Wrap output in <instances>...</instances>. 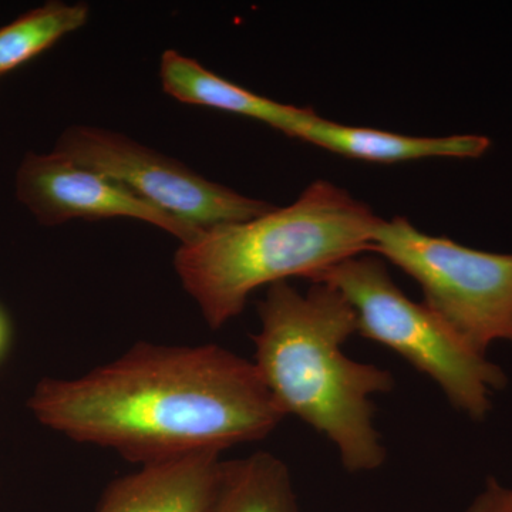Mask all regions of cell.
<instances>
[{"instance_id": "6da1fadb", "label": "cell", "mask_w": 512, "mask_h": 512, "mask_svg": "<svg viewBox=\"0 0 512 512\" xmlns=\"http://www.w3.org/2000/svg\"><path fill=\"white\" fill-rule=\"evenodd\" d=\"M28 407L47 429L140 467L264 440L286 417L251 360L147 342L76 379L40 380Z\"/></svg>"}, {"instance_id": "7a4b0ae2", "label": "cell", "mask_w": 512, "mask_h": 512, "mask_svg": "<svg viewBox=\"0 0 512 512\" xmlns=\"http://www.w3.org/2000/svg\"><path fill=\"white\" fill-rule=\"evenodd\" d=\"M258 316L254 363L279 409L332 441L350 473L382 466L386 450L370 397L392 392L394 379L389 370L343 353L357 333L345 296L320 282L308 293L278 282L268 286Z\"/></svg>"}, {"instance_id": "3957f363", "label": "cell", "mask_w": 512, "mask_h": 512, "mask_svg": "<svg viewBox=\"0 0 512 512\" xmlns=\"http://www.w3.org/2000/svg\"><path fill=\"white\" fill-rule=\"evenodd\" d=\"M380 221L350 192L318 180L288 207L205 229L180 245L174 269L207 325L218 330L241 315L261 286L293 276L315 281L332 266L369 254Z\"/></svg>"}, {"instance_id": "277c9868", "label": "cell", "mask_w": 512, "mask_h": 512, "mask_svg": "<svg viewBox=\"0 0 512 512\" xmlns=\"http://www.w3.org/2000/svg\"><path fill=\"white\" fill-rule=\"evenodd\" d=\"M312 282L338 289L356 312L362 338L386 346L429 376L451 406L471 420H484L493 406L491 396L507 387L504 370L468 346L424 303L407 298L379 256H353Z\"/></svg>"}, {"instance_id": "5b68a950", "label": "cell", "mask_w": 512, "mask_h": 512, "mask_svg": "<svg viewBox=\"0 0 512 512\" xmlns=\"http://www.w3.org/2000/svg\"><path fill=\"white\" fill-rule=\"evenodd\" d=\"M370 254L412 276L424 305L476 352L512 343V254L431 237L402 217L380 221Z\"/></svg>"}, {"instance_id": "8992f818", "label": "cell", "mask_w": 512, "mask_h": 512, "mask_svg": "<svg viewBox=\"0 0 512 512\" xmlns=\"http://www.w3.org/2000/svg\"><path fill=\"white\" fill-rule=\"evenodd\" d=\"M53 151L106 175L141 200L200 231L252 220L274 208L212 183L174 158L104 128H67Z\"/></svg>"}, {"instance_id": "52a82bcc", "label": "cell", "mask_w": 512, "mask_h": 512, "mask_svg": "<svg viewBox=\"0 0 512 512\" xmlns=\"http://www.w3.org/2000/svg\"><path fill=\"white\" fill-rule=\"evenodd\" d=\"M16 197L42 225L72 220L133 218L164 229L188 244L202 234L167 212L141 200L106 175L73 163L60 154L29 153L16 174Z\"/></svg>"}, {"instance_id": "ba28073f", "label": "cell", "mask_w": 512, "mask_h": 512, "mask_svg": "<svg viewBox=\"0 0 512 512\" xmlns=\"http://www.w3.org/2000/svg\"><path fill=\"white\" fill-rule=\"evenodd\" d=\"M221 454L141 466L107 485L96 512H208L220 481Z\"/></svg>"}, {"instance_id": "9c48e42d", "label": "cell", "mask_w": 512, "mask_h": 512, "mask_svg": "<svg viewBox=\"0 0 512 512\" xmlns=\"http://www.w3.org/2000/svg\"><path fill=\"white\" fill-rule=\"evenodd\" d=\"M160 79L164 92L181 103L249 117L292 138L316 114L249 92L173 49L161 56Z\"/></svg>"}, {"instance_id": "30bf717a", "label": "cell", "mask_w": 512, "mask_h": 512, "mask_svg": "<svg viewBox=\"0 0 512 512\" xmlns=\"http://www.w3.org/2000/svg\"><path fill=\"white\" fill-rule=\"evenodd\" d=\"M296 140L332 151L343 157L370 163L394 164L423 158H478L491 143L487 137L460 134L447 137H413L376 128L352 127L312 117Z\"/></svg>"}, {"instance_id": "8fae6325", "label": "cell", "mask_w": 512, "mask_h": 512, "mask_svg": "<svg viewBox=\"0 0 512 512\" xmlns=\"http://www.w3.org/2000/svg\"><path fill=\"white\" fill-rule=\"evenodd\" d=\"M208 512H299L288 467L271 453L224 460Z\"/></svg>"}, {"instance_id": "7c38bea8", "label": "cell", "mask_w": 512, "mask_h": 512, "mask_svg": "<svg viewBox=\"0 0 512 512\" xmlns=\"http://www.w3.org/2000/svg\"><path fill=\"white\" fill-rule=\"evenodd\" d=\"M89 15L90 8L84 3L47 2L0 28V76L83 28Z\"/></svg>"}, {"instance_id": "4fadbf2b", "label": "cell", "mask_w": 512, "mask_h": 512, "mask_svg": "<svg viewBox=\"0 0 512 512\" xmlns=\"http://www.w3.org/2000/svg\"><path fill=\"white\" fill-rule=\"evenodd\" d=\"M466 512H512V488L504 487L494 477H488L484 490Z\"/></svg>"}, {"instance_id": "5bb4252c", "label": "cell", "mask_w": 512, "mask_h": 512, "mask_svg": "<svg viewBox=\"0 0 512 512\" xmlns=\"http://www.w3.org/2000/svg\"><path fill=\"white\" fill-rule=\"evenodd\" d=\"M9 322L6 319L5 313L0 311V357L3 356V353L8 349L9 343Z\"/></svg>"}]
</instances>
